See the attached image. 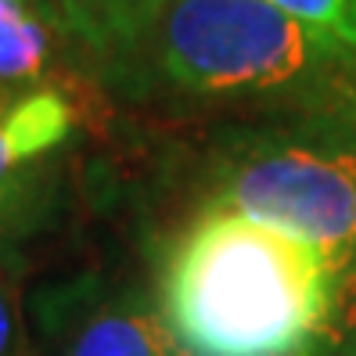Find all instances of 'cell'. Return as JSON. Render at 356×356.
Here are the masks:
<instances>
[{
    "mask_svg": "<svg viewBox=\"0 0 356 356\" xmlns=\"http://www.w3.org/2000/svg\"><path fill=\"white\" fill-rule=\"evenodd\" d=\"M334 266L313 245L202 209L159 277V313L180 356H313L339 306Z\"/></svg>",
    "mask_w": 356,
    "mask_h": 356,
    "instance_id": "cell-1",
    "label": "cell"
},
{
    "mask_svg": "<svg viewBox=\"0 0 356 356\" xmlns=\"http://www.w3.org/2000/svg\"><path fill=\"white\" fill-rule=\"evenodd\" d=\"M356 61L263 0H165L122 76L180 97H299L321 104L342 90Z\"/></svg>",
    "mask_w": 356,
    "mask_h": 356,
    "instance_id": "cell-2",
    "label": "cell"
},
{
    "mask_svg": "<svg viewBox=\"0 0 356 356\" xmlns=\"http://www.w3.org/2000/svg\"><path fill=\"white\" fill-rule=\"evenodd\" d=\"M205 209L266 223L334 266H356V148L334 130L241 137L220 152Z\"/></svg>",
    "mask_w": 356,
    "mask_h": 356,
    "instance_id": "cell-3",
    "label": "cell"
},
{
    "mask_svg": "<svg viewBox=\"0 0 356 356\" xmlns=\"http://www.w3.org/2000/svg\"><path fill=\"white\" fill-rule=\"evenodd\" d=\"M40 356H180L159 306L134 288L76 277L36 302Z\"/></svg>",
    "mask_w": 356,
    "mask_h": 356,
    "instance_id": "cell-4",
    "label": "cell"
},
{
    "mask_svg": "<svg viewBox=\"0 0 356 356\" xmlns=\"http://www.w3.org/2000/svg\"><path fill=\"white\" fill-rule=\"evenodd\" d=\"M72 127L76 112L69 97L47 87L0 104V216L36 165L69 140Z\"/></svg>",
    "mask_w": 356,
    "mask_h": 356,
    "instance_id": "cell-5",
    "label": "cell"
},
{
    "mask_svg": "<svg viewBox=\"0 0 356 356\" xmlns=\"http://www.w3.org/2000/svg\"><path fill=\"white\" fill-rule=\"evenodd\" d=\"M165 0H58V29L104 69L122 72Z\"/></svg>",
    "mask_w": 356,
    "mask_h": 356,
    "instance_id": "cell-6",
    "label": "cell"
},
{
    "mask_svg": "<svg viewBox=\"0 0 356 356\" xmlns=\"http://www.w3.org/2000/svg\"><path fill=\"white\" fill-rule=\"evenodd\" d=\"M54 18L36 0H0V97L15 101L44 79L54 54Z\"/></svg>",
    "mask_w": 356,
    "mask_h": 356,
    "instance_id": "cell-7",
    "label": "cell"
},
{
    "mask_svg": "<svg viewBox=\"0 0 356 356\" xmlns=\"http://www.w3.org/2000/svg\"><path fill=\"white\" fill-rule=\"evenodd\" d=\"M356 61V0H263Z\"/></svg>",
    "mask_w": 356,
    "mask_h": 356,
    "instance_id": "cell-8",
    "label": "cell"
},
{
    "mask_svg": "<svg viewBox=\"0 0 356 356\" xmlns=\"http://www.w3.org/2000/svg\"><path fill=\"white\" fill-rule=\"evenodd\" d=\"M0 356H26L22 313H18V299L4 266H0Z\"/></svg>",
    "mask_w": 356,
    "mask_h": 356,
    "instance_id": "cell-9",
    "label": "cell"
},
{
    "mask_svg": "<svg viewBox=\"0 0 356 356\" xmlns=\"http://www.w3.org/2000/svg\"><path fill=\"white\" fill-rule=\"evenodd\" d=\"M317 108L327 119V127L356 148V72H353V79L346 83L342 90H334L327 101L317 104Z\"/></svg>",
    "mask_w": 356,
    "mask_h": 356,
    "instance_id": "cell-10",
    "label": "cell"
},
{
    "mask_svg": "<svg viewBox=\"0 0 356 356\" xmlns=\"http://www.w3.org/2000/svg\"><path fill=\"white\" fill-rule=\"evenodd\" d=\"M36 4L44 8V11H47V15L54 18V26H58V0H36Z\"/></svg>",
    "mask_w": 356,
    "mask_h": 356,
    "instance_id": "cell-11",
    "label": "cell"
},
{
    "mask_svg": "<svg viewBox=\"0 0 356 356\" xmlns=\"http://www.w3.org/2000/svg\"><path fill=\"white\" fill-rule=\"evenodd\" d=\"M0 104H8V101H4V97H0Z\"/></svg>",
    "mask_w": 356,
    "mask_h": 356,
    "instance_id": "cell-12",
    "label": "cell"
}]
</instances>
